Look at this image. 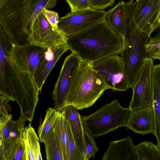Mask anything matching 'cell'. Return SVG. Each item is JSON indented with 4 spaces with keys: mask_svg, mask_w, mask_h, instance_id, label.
Segmentation results:
<instances>
[{
    "mask_svg": "<svg viewBox=\"0 0 160 160\" xmlns=\"http://www.w3.org/2000/svg\"><path fill=\"white\" fill-rule=\"evenodd\" d=\"M47 48L30 43L23 46L13 44L12 53L18 64L33 77Z\"/></svg>",
    "mask_w": 160,
    "mask_h": 160,
    "instance_id": "13",
    "label": "cell"
},
{
    "mask_svg": "<svg viewBox=\"0 0 160 160\" xmlns=\"http://www.w3.org/2000/svg\"><path fill=\"white\" fill-rule=\"evenodd\" d=\"M10 121L6 123L4 127L0 139L1 142L4 153L6 157V158L8 152L9 138V134L10 131Z\"/></svg>",
    "mask_w": 160,
    "mask_h": 160,
    "instance_id": "30",
    "label": "cell"
},
{
    "mask_svg": "<svg viewBox=\"0 0 160 160\" xmlns=\"http://www.w3.org/2000/svg\"><path fill=\"white\" fill-rule=\"evenodd\" d=\"M84 138L85 145L83 160H88L95 157L98 152V148L94 137L91 136L84 130Z\"/></svg>",
    "mask_w": 160,
    "mask_h": 160,
    "instance_id": "26",
    "label": "cell"
},
{
    "mask_svg": "<svg viewBox=\"0 0 160 160\" xmlns=\"http://www.w3.org/2000/svg\"><path fill=\"white\" fill-rule=\"evenodd\" d=\"M22 139L25 147L26 160H35L34 155L28 139L23 132Z\"/></svg>",
    "mask_w": 160,
    "mask_h": 160,
    "instance_id": "32",
    "label": "cell"
},
{
    "mask_svg": "<svg viewBox=\"0 0 160 160\" xmlns=\"http://www.w3.org/2000/svg\"><path fill=\"white\" fill-rule=\"evenodd\" d=\"M134 3V0L127 2L121 1L106 12L104 20L110 28L122 38L126 35L130 10Z\"/></svg>",
    "mask_w": 160,
    "mask_h": 160,
    "instance_id": "16",
    "label": "cell"
},
{
    "mask_svg": "<svg viewBox=\"0 0 160 160\" xmlns=\"http://www.w3.org/2000/svg\"><path fill=\"white\" fill-rule=\"evenodd\" d=\"M134 5L128 16L126 35L123 38L122 48L120 54L124 64L129 88L134 85L145 58V46L150 36L141 30L133 16Z\"/></svg>",
    "mask_w": 160,
    "mask_h": 160,
    "instance_id": "5",
    "label": "cell"
},
{
    "mask_svg": "<svg viewBox=\"0 0 160 160\" xmlns=\"http://www.w3.org/2000/svg\"><path fill=\"white\" fill-rule=\"evenodd\" d=\"M91 63L80 59L64 98V107L71 105L78 110L90 107L109 89Z\"/></svg>",
    "mask_w": 160,
    "mask_h": 160,
    "instance_id": "4",
    "label": "cell"
},
{
    "mask_svg": "<svg viewBox=\"0 0 160 160\" xmlns=\"http://www.w3.org/2000/svg\"><path fill=\"white\" fill-rule=\"evenodd\" d=\"M68 50L67 43L47 48L33 77L39 92H41L47 77L59 58Z\"/></svg>",
    "mask_w": 160,
    "mask_h": 160,
    "instance_id": "14",
    "label": "cell"
},
{
    "mask_svg": "<svg viewBox=\"0 0 160 160\" xmlns=\"http://www.w3.org/2000/svg\"><path fill=\"white\" fill-rule=\"evenodd\" d=\"M0 160H6V157L4 153L2 143L0 139Z\"/></svg>",
    "mask_w": 160,
    "mask_h": 160,
    "instance_id": "36",
    "label": "cell"
},
{
    "mask_svg": "<svg viewBox=\"0 0 160 160\" xmlns=\"http://www.w3.org/2000/svg\"><path fill=\"white\" fill-rule=\"evenodd\" d=\"M91 9L103 10L109 7H112L115 0H89Z\"/></svg>",
    "mask_w": 160,
    "mask_h": 160,
    "instance_id": "29",
    "label": "cell"
},
{
    "mask_svg": "<svg viewBox=\"0 0 160 160\" xmlns=\"http://www.w3.org/2000/svg\"><path fill=\"white\" fill-rule=\"evenodd\" d=\"M59 112L54 108H49L47 110L44 119L40 123L38 129V138L41 142H43L50 133Z\"/></svg>",
    "mask_w": 160,
    "mask_h": 160,
    "instance_id": "22",
    "label": "cell"
},
{
    "mask_svg": "<svg viewBox=\"0 0 160 160\" xmlns=\"http://www.w3.org/2000/svg\"><path fill=\"white\" fill-rule=\"evenodd\" d=\"M135 133L143 135H155V126L153 109L148 106L130 111L126 126Z\"/></svg>",
    "mask_w": 160,
    "mask_h": 160,
    "instance_id": "15",
    "label": "cell"
},
{
    "mask_svg": "<svg viewBox=\"0 0 160 160\" xmlns=\"http://www.w3.org/2000/svg\"><path fill=\"white\" fill-rule=\"evenodd\" d=\"M42 11L50 24L55 28L59 29L57 25L59 19L58 13L45 8L43 9Z\"/></svg>",
    "mask_w": 160,
    "mask_h": 160,
    "instance_id": "31",
    "label": "cell"
},
{
    "mask_svg": "<svg viewBox=\"0 0 160 160\" xmlns=\"http://www.w3.org/2000/svg\"><path fill=\"white\" fill-rule=\"evenodd\" d=\"M57 0H14L0 12V25L13 43H30L32 25L44 8H54Z\"/></svg>",
    "mask_w": 160,
    "mask_h": 160,
    "instance_id": "3",
    "label": "cell"
},
{
    "mask_svg": "<svg viewBox=\"0 0 160 160\" xmlns=\"http://www.w3.org/2000/svg\"><path fill=\"white\" fill-rule=\"evenodd\" d=\"M133 16L139 28L150 36L160 27V0H136Z\"/></svg>",
    "mask_w": 160,
    "mask_h": 160,
    "instance_id": "11",
    "label": "cell"
},
{
    "mask_svg": "<svg viewBox=\"0 0 160 160\" xmlns=\"http://www.w3.org/2000/svg\"><path fill=\"white\" fill-rule=\"evenodd\" d=\"M67 38L50 24L41 11L32 25L29 41L31 44L48 48L67 43Z\"/></svg>",
    "mask_w": 160,
    "mask_h": 160,
    "instance_id": "9",
    "label": "cell"
},
{
    "mask_svg": "<svg viewBox=\"0 0 160 160\" xmlns=\"http://www.w3.org/2000/svg\"><path fill=\"white\" fill-rule=\"evenodd\" d=\"M12 116L11 114L6 116L2 115L0 117V139L3 128L6 123L12 119Z\"/></svg>",
    "mask_w": 160,
    "mask_h": 160,
    "instance_id": "34",
    "label": "cell"
},
{
    "mask_svg": "<svg viewBox=\"0 0 160 160\" xmlns=\"http://www.w3.org/2000/svg\"><path fill=\"white\" fill-rule=\"evenodd\" d=\"M91 64L100 74L109 89L114 91H125L129 88L124 62L119 54L102 58Z\"/></svg>",
    "mask_w": 160,
    "mask_h": 160,
    "instance_id": "7",
    "label": "cell"
},
{
    "mask_svg": "<svg viewBox=\"0 0 160 160\" xmlns=\"http://www.w3.org/2000/svg\"><path fill=\"white\" fill-rule=\"evenodd\" d=\"M13 44L0 25V93L16 101L20 114L25 115L35 111L39 91L31 75L13 57Z\"/></svg>",
    "mask_w": 160,
    "mask_h": 160,
    "instance_id": "1",
    "label": "cell"
},
{
    "mask_svg": "<svg viewBox=\"0 0 160 160\" xmlns=\"http://www.w3.org/2000/svg\"><path fill=\"white\" fill-rule=\"evenodd\" d=\"M26 121L20 116L16 120H10V131L6 160H13L16 150L23 141V132Z\"/></svg>",
    "mask_w": 160,
    "mask_h": 160,
    "instance_id": "20",
    "label": "cell"
},
{
    "mask_svg": "<svg viewBox=\"0 0 160 160\" xmlns=\"http://www.w3.org/2000/svg\"><path fill=\"white\" fill-rule=\"evenodd\" d=\"M138 160H160V145L143 141L135 146Z\"/></svg>",
    "mask_w": 160,
    "mask_h": 160,
    "instance_id": "21",
    "label": "cell"
},
{
    "mask_svg": "<svg viewBox=\"0 0 160 160\" xmlns=\"http://www.w3.org/2000/svg\"><path fill=\"white\" fill-rule=\"evenodd\" d=\"M62 110L70 128L76 145L78 160H83L85 148L84 138V130L81 116L78 110L71 105L65 107Z\"/></svg>",
    "mask_w": 160,
    "mask_h": 160,
    "instance_id": "17",
    "label": "cell"
},
{
    "mask_svg": "<svg viewBox=\"0 0 160 160\" xmlns=\"http://www.w3.org/2000/svg\"><path fill=\"white\" fill-rule=\"evenodd\" d=\"M66 121L68 133V160H78L76 145L70 128L66 119Z\"/></svg>",
    "mask_w": 160,
    "mask_h": 160,
    "instance_id": "27",
    "label": "cell"
},
{
    "mask_svg": "<svg viewBox=\"0 0 160 160\" xmlns=\"http://www.w3.org/2000/svg\"><path fill=\"white\" fill-rule=\"evenodd\" d=\"M130 112L117 100L103 105L92 114L81 116L84 130L94 137L104 135L121 127H125Z\"/></svg>",
    "mask_w": 160,
    "mask_h": 160,
    "instance_id": "6",
    "label": "cell"
},
{
    "mask_svg": "<svg viewBox=\"0 0 160 160\" xmlns=\"http://www.w3.org/2000/svg\"><path fill=\"white\" fill-rule=\"evenodd\" d=\"M23 132L27 136L33 151L35 160H42L39 140L31 123L24 127Z\"/></svg>",
    "mask_w": 160,
    "mask_h": 160,
    "instance_id": "24",
    "label": "cell"
},
{
    "mask_svg": "<svg viewBox=\"0 0 160 160\" xmlns=\"http://www.w3.org/2000/svg\"><path fill=\"white\" fill-rule=\"evenodd\" d=\"M8 99L0 93V105Z\"/></svg>",
    "mask_w": 160,
    "mask_h": 160,
    "instance_id": "37",
    "label": "cell"
},
{
    "mask_svg": "<svg viewBox=\"0 0 160 160\" xmlns=\"http://www.w3.org/2000/svg\"><path fill=\"white\" fill-rule=\"evenodd\" d=\"M58 131L64 160H68V133L66 119L62 109L60 110L59 115Z\"/></svg>",
    "mask_w": 160,
    "mask_h": 160,
    "instance_id": "23",
    "label": "cell"
},
{
    "mask_svg": "<svg viewBox=\"0 0 160 160\" xmlns=\"http://www.w3.org/2000/svg\"><path fill=\"white\" fill-rule=\"evenodd\" d=\"M14 0H0V12Z\"/></svg>",
    "mask_w": 160,
    "mask_h": 160,
    "instance_id": "35",
    "label": "cell"
},
{
    "mask_svg": "<svg viewBox=\"0 0 160 160\" xmlns=\"http://www.w3.org/2000/svg\"><path fill=\"white\" fill-rule=\"evenodd\" d=\"M145 58L160 60V38L159 35L153 38L151 37L145 46Z\"/></svg>",
    "mask_w": 160,
    "mask_h": 160,
    "instance_id": "25",
    "label": "cell"
},
{
    "mask_svg": "<svg viewBox=\"0 0 160 160\" xmlns=\"http://www.w3.org/2000/svg\"><path fill=\"white\" fill-rule=\"evenodd\" d=\"M13 160H26L25 147L23 140L17 148Z\"/></svg>",
    "mask_w": 160,
    "mask_h": 160,
    "instance_id": "33",
    "label": "cell"
},
{
    "mask_svg": "<svg viewBox=\"0 0 160 160\" xmlns=\"http://www.w3.org/2000/svg\"><path fill=\"white\" fill-rule=\"evenodd\" d=\"M135 146L129 136L122 139L110 142L102 160H138Z\"/></svg>",
    "mask_w": 160,
    "mask_h": 160,
    "instance_id": "18",
    "label": "cell"
},
{
    "mask_svg": "<svg viewBox=\"0 0 160 160\" xmlns=\"http://www.w3.org/2000/svg\"><path fill=\"white\" fill-rule=\"evenodd\" d=\"M80 61L79 57L72 52L64 59L52 93L54 108L58 110H61L64 107V98Z\"/></svg>",
    "mask_w": 160,
    "mask_h": 160,
    "instance_id": "12",
    "label": "cell"
},
{
    "mask_svg": "<svg viewBox=\"0 0 160 160\" xmlns=\"http://www.w3.org/2000/svg\"><path fill=\"white\" fill-rule=\"evenodd\" d=\"M153 61L145 58L137 79L132 88V96L128 108L130 111L148 106H152V73Z\"/></svg>",
    "mask_w": 160,
    "mask_h": 160,
    "instance_id": "10",
    "label": "cell"
},
{
    "mask_svg": "<svg viewBox=\"0 0 160 160\" xmlns=\"http://www.w3.org/2000/svg\"><path fill=\"white\" fill-rule=\"evenodd\" d=\"M58 127L59 115L50 133L43 142L48 160H64Z\"/></svg>",
    "mask_w": 160,
    "mask_h": 160,
    "instance_id": "19",
    "label": "cell"
},
{
    "mask_svg": "<svg viewBox=\"0 0 160 160\" xmlns=\"http://www.w3.org/2000/svg\"><path fill=\"white\" fill-rule=\"evenodd\" d=\"M72 52L82 60L91 63L112 55H120L122 38L108 26L104 19L82 32L67 37Z\"/></svg>",
    "mask_w": 160,
    "mask_h": 160,
    "instance_id": "2",
    "label": "cell"
},
{
    "mask_svg": "<svg viewBox=\"0 0 160 160\" xmlns=\"http://www.w3.org/2000/svg\"><path fill=\"white\" fill-rule=\"evenodd\" d=\"M106 11L92 9L67 13L59 19L58 28L67 37L84 31L104 19Z\"/></svg>",
    "mask_w": 160,
    "mask_h": 160,
    "instance_id": "8",
    "label": "cell"
},
{
    "mask_svg": "<svg viewBox=\"0 0 160 160\" xmlns=\"http://www.w3.org/2000/svg\"><path fill=\"white\" fill-rule=\"evenodd\" d=\"M73 13L91 9L89 0H66Z\"/></svg>",
    "mask_w": 160,
    "mask_h": 160,
    "instance_id": "28",
    "label": "cell"
}]
</instances>
